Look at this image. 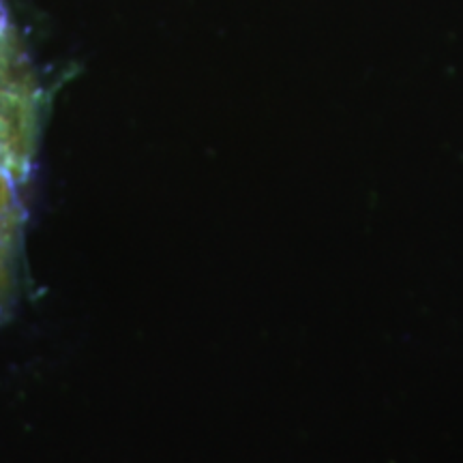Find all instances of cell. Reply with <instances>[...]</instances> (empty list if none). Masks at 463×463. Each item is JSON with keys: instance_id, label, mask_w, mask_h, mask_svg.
<instances>
[{"instance_id": "cell-1", "label": "cell", "mask_w": 463, "mask_h": 463, "mask_svg": "<svg viewBox=\"0 0 463 463\" xmlns=\"http://www.w3.org/2000/svg\"><path fill=\"white\" fill-rule=\"evenodd\" d=\"M39 131V92L15 37L0 15V165L26 176Z\"/></svg>"}, {"instance_id": "cell-2", "label": "cell", "mask_w": 463, "mask_h": 463, "mask_svg": "<svg viewBox=\"0 0 463 463\" xmlns=\"http://www.w3.org/2000/svg\"><path fill=\"white\" fill-rule=\"evenodd\" d=\"M24 251V213L15 194V178L0 165V320L9 314L20 286Z\"/></svg>"}]
</instances>
